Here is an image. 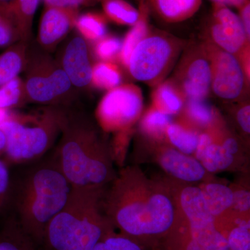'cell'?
<instances>
[{"mask_svg":"<svg viewBox=\"0 0 250 250\" xmlns=\"http://www.w3.org/2000/svg\"><path fill=\"white\" fill-rule=\"evenodd\" d=\"M31 164L10 182L6 201L12 217L40 248L47 225L67 203L72 187L53 156Z\"/></svg>","mask_w":250,"mask_h":250,"instance_id":"1","label":"cell"},{"mask_svg":"<svg viewBox=\"0 0 250 250\" xmlns=\"http://www.w3.org/2000/svg\"><path fill=\"white\" fill-rule=\"evenodd\" d=\"M59 139L52 156L72 187H103L111 180L107 149L84 117L68 112Z\"/></svg>","mask_w":250,"mask_h":250,"instance_id":"2","label":"cell"},{"mask_svg":"<svg viewBox=\"0 0 250 250\" xmlns=\"http://www.w3.org/2000/svg\"><path fill=\"white\" fill-rule=\"evenodd\" d=\"M102 187H72L67 203L51 220L41 250H93L113 232L108 218L100 213Z\"/></svg>","mask_w":250,"mask_h":250,"instance_id":"3","label":"cell"},{"mask_svg":"<svg viewBox=\"0 0 250 250\" xmlns=\"http://www.w3.org/2000/svg\"><path fill=\"white\" fill-rule=\"evenodd\" d=\"M67 115L62 106H47L36 115L16 112L0 125L6 137L5 162L19 165L40 160L57 142Z\"/></svg>","mask_w":250,"mask_h":250,"instance_id":"4","label":"cell"},{"mask_svg":"<svg viewBox=\"0 0 250 250\" xmlns=\"http://www.w3.org/2000/svg\"><path fill=\"white\" fill-rule=\"evenodd\" d=\"M107 206V218L112 225L141 246L152 243V238L170 234L173 228V205L162 194L153 195L146 202L131 201L113 188Z\"/></svg>","mask_w":250,"mask_h":250,"instance_id":"5","label":"cell"},{"mask_svg":"<svg viewBox=\"0 0 250 250\" xmlns=\"http://www.w3.org/2000/svg\"><path fill=\"white\" fill-rule=\"evenodd\" d=\"M23 72L29 103L65 106L73 86L50 53L39 45H29Z\"/></svg>","mask_w":250,"mask_h":250,"instance_id":"6","label":"cell"},{"mask_svg":"<svg viewBox=\"0 0 250 250\" xmlns=\"http://www.w3.org/2000/svg\"><path fill=\"white\" fill-rule=\"evenodd\" d=\"M185 45L184 41L168 34L149 33L133 51L127 70L135 80L156 86L170 72Z\"/></svg>","mask_w":250,"mask_h":250,"instance_id":"7","label":"cell"},{"mask_svg":"<svg viewBox=\"0 0 250 250\" xmlns=\"http://www.w3.org/2000/svg\"><path fill=\"white\" fill-rule=\"evenodd\" d=\"M143 106L142 90L133 83H122L107 90L98 105L96 118L106 131H123L141 116Z\"/></svg>","mask_w":250,"mask_h":250,"instance_id":"8","label":"cell"},{"mask_svg":"<svg viewBox=\"0 0 250 250\" xmlns=\"http://www.w3.org/2000/svg\"><path fill=\"white\" fill-rule=\"evenodd\" d=\"M202 45L210 62V89L217 96L224 100L239 98L248 82L238 59L209 41Z\"/></svg>","mask_w":250,"mask_h":250,"instance_id":"9","label":"cell"},{"mask_svg":"<svg viewBox=\"0 0 250 250\" xmlns=\"http://www.w3.org/2000/svg\"><path fill=\"white\" fill-rule=\"evenodd\" d=\"M187 99H206L209 94L211 72L209 61L202 45L190 49L184 55L172 81Z\"/></svg>","mask_w":250,"mask_h":250,"instance_id":"10","label":"cell"},{"mask_svg":"<svg viewBox=\"0 0 250 250\" xmlns=\"http://www.w3.org/2000/svg\"><path fill=\"white\" fill-rule=\"evenodd\" d=\"M209 35L210 42L237 59L250 47V40L238 15L224 5L213 6Z\"/></svg>","mask_w":250,"mask_h":250,"instance_id":"11","label":"cell"},{"mask_svg":"<svg viewBox=\"0 0 250 250\" xmlns=\"http://www.w3.org/2000/svg\"><path fill=\"white\" fill-rule=\"evenodd\" d=\"M80 9L45 6L38 32V45L45 52H53L75 27Z\"/></svg>","mask_w":250,"mask_h":250,"instance_id":"12","label":"cell"},{"mask_svg":"<svg viewBox=\"0 0 250 250\" xmlns=\"http://www.w3.org/2000/svg\"><path fill=\"white\" fill-rule=\"evenodd\" d=\"M57 62L65 72L72 86L85 88L91 85L93 64L88 42L80 35L72 36L59 52Z\"/></svg>","mask_w":250,"mask_h":250,"instance_id":"13","label":"cell"},{"mask_svg":"<svg viewBox=\"0 0 250 250\" xmlns=\"http://www.w3.org/2000/svg\"><path fill=\"white\" fill-rule=\"evenodd\" d=\"M181 205L188 222V229H200L216 225L215 218L210 213L200 188H186L181 195Z\"/></svg>","mask_w":250,"mask_h":250,"instance_id":"14","label":"cell"},{"mask_svg":"<svg viewBox=\"0 0 250 250\" xmlns=\"http://www.w3.org/2000/svg\"><path fill=\"white\" fill-rule=\"evenodd\" d=\"M161 164L176 178L187 182L201 180L205 174V169L200 161L174 149L164 152L161 158Z\"/></svg>","mask_w":250,"mask_h":250,"instance_id":"15","label":"cell"},{"mask_svg":"<svg viewBox=\"0 0 250 250\" xmlns=\"http://www.w3.org/2000/svg\"><path fill=\"white\" fill-rule=\"evenodd\" d=\"M149 10L168 23L183 22L192 17L201 6L202 0H145Z\"/></svg>","mask_w":250,"mask_h":250,"instance_id":"16","label":"cell"},{"mask_svg":"<svg viewBox=\"0 0 250 250\" xmlns=\"http://www.w3.org/2000/svg\"><path fill=\"white\" fill-rule=\"evenodd\" d=\"M139 11V21L134 25L131 26V29L126 33L124 39L122 41L121 52L118 56V62L126 70L133 51L149 33L148 24V14L149 9L145 0H141Z\"/></svg>","mask_w":250,"mask_h":250,"instance_id":"17","label":"cell"},{"mask_svg":"<svg viewBox=\"0 0 250 250\" xmlns=\"http://www.w3.org/2000/svg\"><path fill=\"white\" fill-rule=\"evenodd\" d=\"M29 43L19 41L0 55V87L23 71Z\"/></svg>","mask_w":250,"mask_h":250,"instance_id":"18","label":"cell"},{"mask_svg":"<svg viewBox=\"0 0 250 250\" xmlns=\"http://www.w3.org/2000/svg\"><path fill=\"white\" fill-rule=\"evenodd\" d=\"M186 98L172 81L161 82L152 93L153 107L167 114H177L182 109Z\"/></svg>","mask_w":250,"mask_h":250,"instance_id":"19","label":"cell"},{"mask_svg":"<svg viewBox=\"0 0 250 250\" xmlns=\"http://www.w3.org/2000/svg\"><path fill=\"white\" fill-rule=\"evenodd\" d=\"M0 250H41L14 217L0 228Z\"/></svg>","mask_w":250,"mask_h":250,"instance_id":"20","label":"cell"},{"mask_svg":"<svg viewBox=\"0 0 250 250\" xmlns=\"http://www.w3.org/2000/svg\"><path fill=\"white\" fill-rule=\"evenodd\" d=\"M21 40L30 42L32 37L33 22L41 0H11Z\"/></svg>","mask_w":250,"mask_h":250,"instance_id":"21","label":"cell"},{"mask_svg":"<svg viewBox=\"0 0 250 250\" xmlns=\"http://www.w3.org/2000/svg\"><path fill=\"white\" fill-rule=\"evenodd\" d=\"M107 21L103 14L85 13L79 15L75 28L87 42H95L107 34Z\"/></svg>","mask_w":250,"mask_h":250,"instance_id":"22","label":"cell"},{"mask_svg":"<svg viewBox=\"0 0 250 250\" xmlns=\"http://www.w3.org/2000/svg\"><path fill=\"white\" fill-rule=\"evenodd\" d=\"M101 4L106 19L117 24L131 27L139 21V9L125 0H104Z\"/></svg>","mask_w":250,"mask_h":250,"instance_id":"23","label":"cell"},{"mask_svg":"<svg viewBox=\"0 0 250 250\" xmlns=\"http://www.w3.org/2000/svg\"><path fill=\"white\" fill-rule=\"evenodd\" d=\"M123 73L116 62H98L93 65L91 85L100 89L109 90L122 84Z\"/></svg>","mask_w":250,"mask_h":250,"instance_id":"24","label":"cell"},{"mask_svg":"<svg viewBox=\"0 0 250 250\" xmlns=\"http://www.w3.org/2000/svg\"><path fill=\"white\" fill-rule=\"evenodd\" d=\"M210 213L215 218L231 207L233 192L230 188L220 184H209L202 189Z\"/></svg>","mask_w":250,"mask_h":250,"instance_id":"25","label":"cell"},{"mask_svg":"<svg viewBox=\"0 0 250 250\" xmlns=\"http://www.w3.org/2000/svg\"><path fill=\"white\" fill-rule=\"evenodd\" d=\"M28 103L24 80L19 76L0 87V108L14 110Z\"/></svg>","mask_w":250,"mask_h":250,"instance_id":"26","label":"cell"},{"mask_svg":"<svg viewBox=\"0 0 250 250\" xmlns=\"http://www.w3.org/2000/svg\"><path fill=\"white\" fill-rule=\"evenodd\" d=\"M21 40L10 1L0 2V47H9Z\"/></svg>","mask_w":250,"mask_h":250,"instance_id":"27","label":"cell"},{"mask_svg":"<svg viewBox=\"0 0 250 250\" xmlns=\"http://www.w3.org/2000/svg\"><path fill=\"white\" fill-rule=\"evenodd\" d=\"M166 134L180 152L185 154L195 152L200 136L196 131L188 129L183 125L172 123L166 129Z\"/></svg>","mask_w":250,"mask_h":250,"instance_id":"28","label":"cell"},{"mask_svg":"<svg viewBox=\"0 0 250 250\" xmlns=\"http://www.w3.org/2000/svg\"><path fill=\"white\" fill-rule=\"evenodd\" d=\"M185 113L192 124L200 127H208L213 124L215 112L205 99H187Z\"/></svg>","mask_w":250,"mask_h":250,"instance_id":"29","label":"cell"},{"mask_svg":"<svg viewBox=\"0 0 250 250\" xmlns=\"http://www.w3.org/2000/svg\"><path fill=\"white\" fill-rule=\"evenodd\" d=\"M233 161V155L223 146L213 143L208 147L200 163L205 170L215 172L228 168L232 164Z\"/></svg>","mask_w":250,"mask_h":250,"instance_id":"30","label":"cell"},{"mask_svg":"<svg viewBox=\"0 0 250 250\" xmlns=\"http://www.w3.org/2000/svg\"><path fill=\"white\" fill-rule=\"evenodd\" d=\"M172 116L153 107L143 117L141 126L147 134L160 137L172 123Z\"/></svg>","mask_w":250,"mask_h":250,"instance_id":"31","label":"cell"},{"mask_svg":"<svg viewBox=\"0 0 250 250\" xmlns=\"http://www.w3.org/2000/svg\"><path fill=\"white\" fill-rule=\"evenodd\" d=\"M93 43V54L98 62L118 61L122 46V40L119 38L106 34Z\"/></svg>","mask_w":250,"mask_h":250,"instance_id":"32","label":"cell"},{"mask_svg":"<svg viewBox=\"0 0 250 250\" xmlns=\"http://www.w3.org/2000/svg\"><path fill=\"white\" fill-rule=\"evenodd\" d=\"M93 250H145L138 242L123 234L113 232L99 242Z\"/></svg>","mask_w":250,"mask_h":250,"instance_id":"33","label":"cell"},{"mask_svg":"<svg viewBox=\"0 0 250 250\" xmlns=\"http://www.w3.org/2000/svg\"><path fill=\"white\" fill-rule=\"evenodd\" d=\"M229 250H250V222L242 221L225 235Z\"/></svg>","mask_w":250,"mask_h":250,"instance_id":"34","label":"cell"},{"mask_svg":"<svg viewBox=\"0 0 250 250\" xmlns=\"http://www.w3.org/2000/svg\"><path fill=\"white\" fill-rule=\"evenodd\" d=\"M10 182L11 177L7 164L0 159V212L6 203Z\"/></svg>","mask_w":250,"mask_h":250,"instance_id":"35","label":"cell"},{"mask_svg":"<svg viewBox=\"0 0 250 250\" xmlns=\"http://www.w3.org/2000/svg\"><path fill=\"white\" fill-rule=\"evenodd\" d=\"M104 0H43L45 6H62V7L77 8L102 3Z\"/></svg>","mask_w":250,"mask_h":250,"instance_id":"36","label":"cell"},{"mask_svg":"<svg viewBox=\"0 0 250 250\" xmlns=\"http://www.w3.org/2000/svg\"><path fill=\"white\" fill-rule=\"evenodd\" d=\"M231 207L239 211H248L250 207V192L246 190H238L233 192Z\"/></svg>","mask_w":250,"mask_h":250,"instance_id":"37","label":"cell"},{"mask_svg":"<svg viewBox=\"0 0 250 250\" xmlns=\"http://www.w3.org/2000/svg\"><path fill=\"white\" fill-rule=\"evenodd\" d=\"M236 119L242 129L247 133H250V106L246 104L238 109L236 114Z\"/></svg>","mask_w":250,"mask_h":250,"instance_id":"38","label":"cell"},{"mask_svg":"<svg viewBox=\"0 0 250 250\" xmlns=\"http://www.w3.org/2000/svg\"><path fill=\"white\" fill-rule=\"evenodd\" d=\"M239 15H238L243 27L244 28L245 32L247 38L250 41V0H247L241 7L238 8Z\"/></svg>","mask_w":250,"mask_h":250,"instance_id":"39","label":"cell"},{"mask_svg":"<svg viewBox=\"0 0 250 250\" xmlns=\"http://www.w3.org/2000/svg\"><path fill=\"white\" fill-rule=\"evenodd\" d=\"M212 143H213V139L209 134L205 133L199 136L198 143L195 150L197 160L201 161L206 152Z\"/></svg>","mask_w":250,"mask_h":250,"instance_id":"40","label":"cell"},{"mask_svg":"<svg viewBox=\"0 0 250 250\" xmlns=\"http://www.w3.org/2000/svg\"><path fill=\"white\" fill-rule=\"evenodd\" d=\"M222 146L231 155L236 154L238 150V143L233 138H228L225 139Z\"/></svg>","mask_w":250,"mask_h":250,"instance_id":"41","label":"cell"},{"mask_svg":"<svg viewBox=\"0 0 250 250\" xmlns=\"http://www.w3.org/2000/svg\"><path fill=\"white\" fill-rule=\"evenodd\" d=\"M214 4L224 5V6H233L237 9L241 7L247 0H211Z\"/></svg>","mask_w":250,"mask_h":250,"instance_id":"42","label":"cell"},{"mask_svg":"<svg viewBox=\"0 0 250 250\" xmlns=\"http://www.w3.org/2000/svg\"><path fill=\"white\" fill-rule=\"evenodd\" d=\"M16 112L13 110L3 109L0 108V125L4 123L5 121H8L10 118H12L14 116Z\"/></svg>","mask_w":250,"mask_h":250,"instance_id":"43","label":"cell"},{"mask_svg":"<svg viewBox=\"0 0 250 250\" xmlns=\"http://www.w3.org/2000/svg\"><path fill=\"white\" fill-rule=\"evenodd\" d=\"M6 149V137L4 132L0 129V156L4 155Z\"/></svg>","mask_w":250,"mask_h":250,"instance_id":"44","label":"cell"},{"mask_svg":"<svg viewBox=\"0 0 250 250\" xmlns=\"http://www.w3.org/2000/svg\"><path fill=\"white\" fill-rule=\"evenodd\" d=\"M11 1V0H0V2H4V1Z\"/></svg>","mask_w":250,"mask_h":250,"instance_id":"45","label":"cell"}]
</instances>
